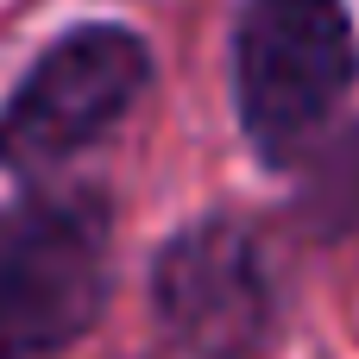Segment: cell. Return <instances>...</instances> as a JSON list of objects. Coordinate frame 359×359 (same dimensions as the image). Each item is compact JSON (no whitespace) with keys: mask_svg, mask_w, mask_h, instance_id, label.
<instances>
[{"mask_svg":"<svg viewBox=\"0 0 359 359\" xmlns=\"http://www.w3.org/2000/svg\"><path fill=\"white\" fill-rule=\"evenodd\" d=\"M114 290V208L101 189H38L0 208V359L69 353Z\"/></svg>","mask_w":359,"mask_h":359,"instance_id":"6da1fadb","label":"cell"},{"mask_svg":"<svg viewBox=\"0 0 359 359\" xmlns=\"http://www.w3.org/2000/svg\"><path fill=\"white\" fill-rule=\"evenodd\" d=\"M359 88L347 0H246L233 25V114L259 164L290 170Z\"/></svg>","mask_w":359,"mask_h":359,"instance_id":"7a4b0ae2","label":"cell"},{"mask_svg":"<svg viewBox=\"0 0 359 359\" xmlns=\"http://www.w3.org/2000/svg\"><path fill=\"white\" fill-rule=\"evenodd\" d=\"M145 82H151V44L133 25L120 19L69 25L25 63V76L0 101V170L32 177L88 151L133 114Z\"/></svg>","mask_w":359,"mask_h":359,"instance_id":"3957f363","label":"cell"},{"mask_svg":"<svg viewBox=\"0 0 359 359\" xmlns=\"http://www.w3.org/2000/svg\"><path fill=\"white\" fill-rule=\"evenodd\" d=\"M151 309L189 359H259L284 322L265 240L233 215H202L158 246Z\"/></svg>","mask_w":359,"mask_h":359,"instance_id":"277c9868","label":"cell"},{"mask_svg":"<svg viewBox=\"0 0 359 359\" xmlns=\"http://www.w3.org/2000/svg\"><path fill=\"white\" fill-rule=\"evenodd\" d=\"M309 221L322 233H341L359 221V151H334L328 170L316 177V196H309Z\"/></svg>","mask_w":359,"mask_h":359,"instance_id":"5b68a950","label":"cell"}]
</instances>
